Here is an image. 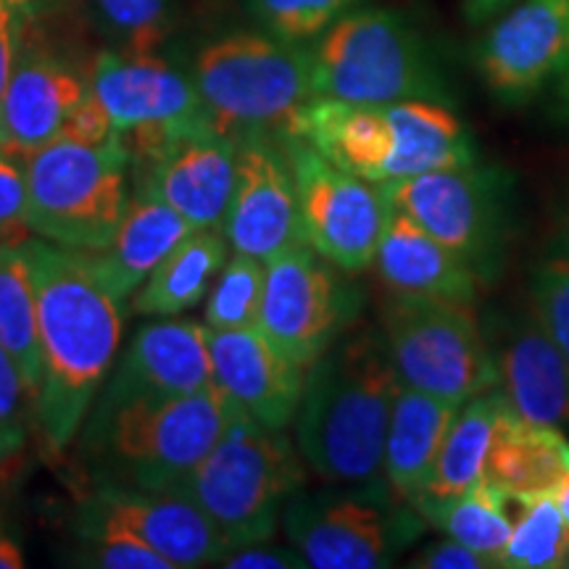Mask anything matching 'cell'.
I'll return each mask as SVG.
<instances>
[{"label": "cell", "mask_w": 569, "mask_h": 569, "mask_svg": "<svg viewBox=\"0 0 569 569\" xmlns=\"http://www.w3.org/2000/svg\"><path fill=\"white\" fill-rule=\"evenodd\" d=\"M569 46V0H522L478 46V69L490 96L522 106L557 74Z\"/></svg>", "instance_id": "obj_16"}, {"label": "cell", "mask_w": 569, "mask_h": 569, "mask_svg": "<svg viewBox=\"0 0 569 569\" xmlns=\"http://www.w3.org/2000/svg\"><path fill=\"white\" fill-rule=\"evenodd\" d=\"M569 440L559 427L530 425L503 403L486 459V478L515 498L553 496L567 467Z\"/></svg>", "instance_id": "obj_26"}, {"label": "cell", "mask_w": 569, "mask_h": 569, "mask_svg": "<svg viewBox=\"0 0 569 569\" xmlns=\"http://www.w3.org/2000/svg\"><path fill=\"white\" fill-rule=\"evenodd\" d=\"M234 182L238 142L217 127L172 134L132 161V184L151 190L196 230H224Z\"/></svg>", "instance_id": "obj_14"}, {"label": "cell", "mask_w": 569, "mask_h": 569, "mask_svg": "<svg viewBox=\"0 0 569 569\" xmlns=\"http://www.w3.org/2000/svg\"><path fill=\"white\" fill-rule=\"evenodd\" d=\"M267 261L253 256L234 253L227 259L222 272L211 284L209 301H206L203 325L209 330H240L256 327L259 322L261 296H264Z\"/></svg>", "instance_id": "obj_33"}, {"label": "cell", "mask_w": 569, "mask_h": 569, "mask_svg": "<svg viewBox=\"0 0 569 569\" xmlns=\"http://www.w3.org/2000/svg\"><path fill=\"white\" fill-rule=\"evenodd\" d=\"M517 507L519 498L503 493L486 478L475 482L461 496L415 503L427 528L459 540L467 549L490 559L493 567H501V553L507 549L511 530H515Z\"/></svg>", "instance_id": "obj_29"}, {"label": "cell", "mask_w": 569, "mask_h": 569, "mask_svg": "<svg viewBox=\"0 0 569 569\" xmlns=\"http://www.w3.org/2000/svg\"><path fill=\"white\" fill-rule=\"evenodd\" d=\"M280 522L306 567L315 569L393 567L427 528L419 511L390 493L382 478L301 488L284 503Z\"/></svg>", "instance_id": "obj_9"}, {"label": "cell", "mask_w": 569, "mask_h": 569, "mask_svg": "<svg viewBox=\"0 0 569 569\" xmlns=\"http://www.w3.org/2000/svg\"><path fill=\"white\" fill-rule=\"evenodd\" d=\"M230 240L224 230H193L174 248L130 298L132 315L177 317L209 293L227 264Z\"/></svg>", "instance_id": "obj_27"}, {"label": "cell", "mask_w": 569, "mask_h": 569, "mask_svg": "<svg viewBox=\"0 0 569 569\" xmlns=\"http://www.w3.org/2000/svg\"><path fill=\"white\" fill-rule=\"evenodd\" d=\"M407 565L415 569H496L490 559L480 557L478 551L467 549L465 543L448 536L425 543Z\"/></svg>", "instance_id": "obj_38"}, {"label": "cell", "mask_w": 569, "mask_h": 569, "mask_svg": "<svg viewBox=\"0 0 569 569\" xmlns=\"http://www.w3.org/2000/svg\"><path fill=\"white\" fill-rule=\"evenodd\" d=\"M90 515L111 519L172 565L193 569L222 565L230 546L211 517L198 503L172 490H140L92 482L90 496L80 503Z\"/></svg>", "instance_id": "obj_18"}, {"label": "cell", "mask_w": 569, "mask_h": 569, "mask_svg": "<svg viewBox=\"0 0 569 569\" xmlns=\"http://www.w3.org/2000/svg\"><path fill=\"white\" fill-rule=\"evenodd\" d=\"M401 380L377 327L340 336L306 367L296 446L325 482H361L382 472L390 411Z\"/></svg>", "instance_id": "obj_2"}, {"label": "cell", "mask_w": 569, "mask_h": 569, "mask_svg": "<svg viewBox=\"0 0 569 569\" xmlns=\"http://www.w3.org/2000/svg\"><path fill=\"white\" fill-rule=\"evenodd\" d=\"M90 92V71L17 24V56L3 101V148L27 156L59 138L63 122Z\"/></svg>", "instance_id": "obj_17"}, {"label": "cell", "mask_w": 569, "mask_h": 569, "mask_svg": "<svg viewBox=\"0 0 569 569\" xmlns=\"http://www.w3.org/2000/svg\"><path fill=\"white\" fill-rule=\"evenodd\" d=\"M24 167L27 230L71 251L111 243L132 196V159L119 134L98 146L56 138Z\"/></svg>", "instance_id": "obj_6"}, {"label": "cell", "mask_w": 569, "mask_h": 569, "mask_svg": "<svg viewBox=\"0 0 569 569\" xmlns=\"http://www.w3.org/2000/svg\"><path fill=\"white\" fill-rule=\"evenodd\" d=\"M234 407L217 382L180 398L92 403L80 453L92 482L174 490L222 438Z\"/></svg>", "instance_id": "obj_4"}, {"label": "cell", "mask_w": 569, "mask_h": 569, "mask_svg": "<svg viewBox=\"0 0 569 569\" xmlns=\"http://www.w3.org/2000/svg\"><path fill=\"white\" fill-rule=\"evenodd\" d=\"M488 346L511 411L530 425L569 427V367L532 311L496 319Z\"/></svg>", "instance_id": "obj_21"}, {"label": "cell", "mask_w": 569, "mask_h": 569, "mask_svg": "<svg viewBox=\"0 0 569 569\" xmlns=\"http://www.w3.org/2000/svg\"><path fill=\"white\" fill-rule=\"evenodd\" d=\"M0 346L17 361L27 388L38 401L42 382L38 303L19 240L0 243Z\"/></svg>", "instance_id": "obj_30"}, {"label": "cell", "mask_w": 569, "mask_h": 569, "mask_svg": "<svg viewBox=\"0 0 569 569\" xmlns=\"http://www.w3.org/2000/svg\"><path fill=\"white\" fill-rule=\"evenodd\" d=\"M380 332L403 386L453 407H465L472 396L498 386L475 303L390 293Z\"/></svg>", "instance_id": "obj_10"}, {"label": "cell", "mask_w": 569, "mask_h": 569, "mask_svg": "<svg viewBox=\"0 0 569 569\" xmlns=\"http://www.w3.org/2000/svg\"><path fill=\"white\" fill-rule=\"evenodd\" d=\"M59 138H69L77 142H88V146H98V142L117 138V130H113L109 111L103 109V103L98 101L90 90L88 96H84V101L67 117Z\"/></svg>", "instance_id": "obj_39"}, {"label": "cell", "mask_w": 569, "mask_h": 569, "mask_svg": "<svg viewBox=\"0 0 569 569\" xmlns=\"http://www.w3.org/2000/svg\"><path fill=\"white\" fill-rule=\"evenodd\" d=\"M88 71L92 96L109 111L117 134L138 127L211 119L193 77L159 53H127L109 48L92 59Z\"/></svg>", "instance_id": "obj_20"}, {"label": "cell", "mask_w": 569, "mask_h": 569, "mask_svg": "<svg viewBox=\"0 0 569 569\" xmlns=\"http://www.w3.org/2000/svg\"><path fill=\"white\" fill-rule=\"evenodd\" d=\"M365 0H248L261 30L293 46H309Z\"/></svg>", "instance_id": "obj_34"}, {"label": "cell", "mask_w": 569, "mask_h": 569, "mask_svg": "<svg viewBox=\"0 0 569 569\" xmlns=\"http://www.w3.org/2000/svg\"><path fill=\"white\" fill-rule=\"evenodd\" d=\"M553 501H557V507L561 511V517L569 522V451H567V467H565V475H561L557 490H553Z\"/></svg>", "instance_id": "obj_47"}, {"label": "cell", "mask_w": 569, "mask_h": 569, "mask_svg": "<svg viewBox=\"0 0 569 569\" xmlns=\"http://www.w3.org/2000/svg\"><path fill=\"white\" fill-rule=\"evenodd\" d=\"M34 419V398L24 375L0 346V472L11 469L30 443Z\"/></svg>", "instance_id": "obj_35"}, {"label": "cell", "mask_w": 569, "mask_h": 569, "mask_svg": "<svg viewBox=\"0 0 569 569\" xmlns=\"http://www.w3.org/2000/svg\"><path fill=\"white\" fill-rule=\"evenodd\" d=\"M196 227L151 190L132 184L130 206L111 243L82 251L90 272L117 301L127 303L146 277L193 232Z\"/></svg>", "instance_id": "obj_23"}, {"label": "cell", "mask_w": 569, "mask_h": 569, "mask_svg": "<svg viewBox=\"0 0 569 569\" xmlns=\"http://www.w3.org/2000/svg\"><path fill=\"white\" fill-rule=\"evenodd\" d=\"M528 309L565 356L569 367V259L551 253L532 269Z\"/></svg>", "instance_id": "obj_36"}, {"label": "cell", "mask_w": 569, "mask_h": 569, "mask_svg": "<svg viewBox=\"0 0 569 569\" xmlns=\"http://www.w3.org/2000/svg\"><path fill=\"white\" fill-rule=\"evenodd\" d=\"M222 567L230 569H303L306 561L293 546L253 543L234 549L222 559Z\"/></svg>", "instance_id": "obj_40"}, {"label": "cell", "mask_w": 569, "mask_h": 569, "mask_svg": "<svg viewBox=\"0 0 569 569\" xmlns=\"http://www.w3.org/2000/svg\"><path fill=\"white\" fill-rule=\"evenodd\" d=\"M551 253H561L569 259V190H567L565 201H561V209L557 217V230H553Z\"/></svg>", "instance_id": "obj_45"}, {"label": "cell", "mask_w": 569, "mask_h": 569, "mask_svg": "<svg viewBox=\"0 0 569 569\" xmlns=\"http://www.w3.org/2000/svg\"><path fill=\"white\" fill-rule=\"evenodd\" d=\"M557 80H559V103H561V111L569 117V46H567V53L565 59H561V67L557 71Z\"/></svg>", "instance_id": "obj_46"}, {"label": "cell", "mask_w": 569, "mask_h": 569, "mask_svg": "<svg viewBox=\"0 0 569 569\" xmlns=\"http://www.w3.org/2000/svg\"><path fill=\"white\" fill-rule=\"evenodd\" d=\"M82 6L117 51L156 53L174 32L177 0H82Z\"/></svg>", "instance_id": "obj_31"}, {"label": "cell", "mask_w": 569, "mask_h": 569, "mask_svg": "<svg viewBox=\"0 0 569 569\" xmlns=\"http://www.w3.org/2000/svg\"><path fill=\"white\" fill-rule=\"evenodd\" d=\"M569 522L553 496L519 498L515 530L501 553V569L567 567Z\"/></svg>", "instance_id": "obj_32"}, {"label": "cell", "mask_w": 569, "mask_h": 569, "mask_svg": "<svg viewBox=\"0 0 569 569\" xmlns=\"http://www.w3.org/2000/svg\"><path fill=\"white\" fill-rule=\"evenodd\" d=\"M372 267L390 293L403 296L457 298L475 303L482 284L465 259L396 209L390 213Z\"/></svg>", "instance_id": "obj_24"}, {"label": "cell", "mask_w": 569, "mask_h": 569, "mask_svg": "<svg viewBox=\"0 0 569 569\" xmlns=\"http://www.w3.org/2000/svg\"><path fill=\"white\" fill-rule=\"evenodd\" d=\"M234 142L238 182L224 234L234 253L269 261L290 246L306 243L293 169L277 134H243Z\"/></svg>", "instance_id": "obj_15"}, {"label": "cell", "mask_w": 569, "mask_h": 569, "mask_svg": "<svg viewBox=\"0 0 569 569\" xmlns=\"http://www.w3.org/2000/svg\"><path fill=\"white\" fill-rule=\"evenodd\" d=\"M567 567H569V553H567Z\"/></svg>", "instance_id": "obj_48"}, {"label": "cell", "mask_w": 569, "mask_h": 569, "mask_svg": "<svg viewBox=\"0 0 569 569\" xmlns=\"http://www.w3.org/2000/svg\"><path fill=\"white\" fill-rule=\"evenodd\" d=\"M13 56H17V21L0 3V148H3V101L11 80Z\"/></svg>", "instance_id": "obj_41"}, {"label": "cell", "mask_w": 569, "mask_h": 569, "mask_svg": "<svg viewBox=\"0 0 569 569\" xmlns=\"http://www.w3.org/2000/svg\"><path fill=\"white\" fill-rule=\"evenodd\" d=\"M311 48L317 98L351 103L436 101L448 88L422 34L401 13L353 9L319 34Z\"/></svg>", "instance_id": "obj_8"}, {"label": "cell", "mask_w": 569, "mask_h": 569, "mask_svg": "<svg viewBox=\"0 0 569 569\" xmlns=\"http://www.w3.org/2000/svg\"><path fill=\"white\" fill-rule=\"evenodd\" d=\"M503 403H507V398L496 386L472 396L465 407H459L457 417L448 427L443 446H440L430 480H427L422 496L417 501H443V498L461 496L475 482L482 480L496 419Z\"/></svg>", "instance_id": "obj_28"}, {"label": "cell", "mask_w": 569, "mask_h": 569, "mask_svg": "<svg viewBox=\"0 0 569 569\" xmlns=\"http://www.w3.org/2000/svg\"><path fill=\"white\" fill-rule=\"evenodd\" d=\"M288 134L359 180L388 184L478 161L475 140L448 103H351L315 98L284 124Z\"/></svg>", "instance_id": "obj_3"}, {"label": "cell", "mask_w": 569, "mask_h": 569, "mask_svg": "<svg viewBox=\"0 0 569 569\" xmlns=\"http://www.w3.org/2000/svg\"><path fill=\"white\" fill-rule=\"evenodd\" d=\"M309 243L290 246L267 261L259 327L277 351L306 369L361 311V293Z\"/></svg>", "instance_id": "obj_12"}, {"label": "cell", "mask_w": 569, "mask_h": 569, "mask_svg": "<svg viewBox=\"0 0 569 569\" xmlns=\"http://www.w3.org/2000/svg\"><path fill=\"white\" fill-rule=\"evenodd\" d=\"M0 3L9 9L17 24H40V21H48L59 17L69 9L74 0H0Z\"/></svg>", "instance_id": "obj_42"}, {"label": "cell", "mask_w": 569, "mask_h": 569, "mask_svg": "<svg viewBox=\"0 0 569 569\" xmlns=\"http://www.w3.org/2000/svg\"><path fill=\"white\" fill-rule=\"evenodd\" d=\"M457 411L453 403L401 382L382 453V480L396 498L415 503L422 496Z\"/></svg>", "instance_id": "obj_25"}, {"label": "cell", "mask_w": 569, "mask_h": 569, "mask_svg": "<svg viewBox=\"0 0 569 569\" xmlns=\"http://www.w3.org/2000/svg\"><path fill=\"white\" fill-rule=\"evenodd\" d=\"M27 232V167L17 153L0 148V243Z\"/></svg>", "instance_id": "obj_37"}, {"label": "cell", "mask_w": 569, "mask_h": 569, "mask_svg": "<svg viewBox=\"0 0 569 569\" xmlns=\"http://www.w3.org/2000/svg\"><path fill=\"white\" fill-rule=\"evenodd\" d=\"M303 486L306 465L288 432L234 407L222 438L172 493L198 503L234 551L269 543Z\"/></svg>", "instance_id": "obj_5"}, {"label": "cell", "mask_w": 569, "mask_h": 569, "mask_svg": "<svg viewBox=\"0 0 569 569\" xmlns=\"http://www.w3.org/2000/svg\"><path fill=\"white\" fill-rule=\"evenodd\" d=\"M19 243L38 303L42 382L34 419L48 451L63 453L80 436L117 361L124 303L98 282L82 251L42 238Z\"/></svg>", "instance_id": "obj_1"}, {"label": "cell", "mask_w": 569, "mask_h": 569, "mask_svg": "<svg viewBox=\"0 0 569 569\" xmlns=\"http://www.w3.org/2000/svg\"><path fill=\"white\" fill-rule=\"evenodd\" d=\"M511 3H515V0H465V3H461V11H465V19L469 24H482V21L507 11Z\"/></svg>", "instance_id": "obj_43"}, {"label": "cell", "mask_w": 569, "mask_h": 569, "mask_svg": "<svg viewBox=\"0 0 569 569\" xmlns=\"http://www.w3.org/2000/svg\"><path fill=\"white\" fill-rule=\"evenodd\" d=\"M277 138L293 169L306 243L346 274L365 272L393 213L382 184L343 172L296 134Z\"/></svg>", "instance_id": "obj_13"}, {"label": "cell", "mask_w": 569, "mask_h": 569, "mask_svg": "<svg viewBox=\"0 0 569 569\" xmlns=\"http://www.w3.org/2000/svg\"><path fill=\"white\" fill-rule=\"evenodd\" d=\"M213 382L240 409L269 427L288 430L303 393L301 369L269 343L259 327L209 330Z\"/></svg>", "instance_id": "obj_22"}, {"label": "cell", "mask_w": 569, "mask_h": 569, "mask_svg": "<svg viewBox=\"0 0 569 569\" xmlns=\"http://www.w3.org/2000/svg\"><path fill=\"white\" fill-rule=\"evenodd\" d=\"M213 382L209 327L196 319L148 322L134 332L130 346L117 356L96 403L132 398H180Z\"/></svg>", "instance_id": "obj_19"}, {"label": "cell", "mask_w": 569, "mask_h": 569, "mask_svg": "<svg viewBox=\"0 0 569 569\" xmlns=\"http://www.w3.org/2000/svg\"><path fill=\"white\" fill-rule=\"evenodd\" d=\"M190 77L217 130L232 140L282 132L317 98L311 48L269 32H230L206 42Z\"/></svg>", "instance_id": "obj_7"}, {"label": "cell", "mask_w": 569, "mask_h": 569, "mask_svg": "<svg viewBox=\"0 0 569 569\" xmlns=\"http://www.w3.org/2000/svg\"><path fill=\"white\" fill-rule=\"evenodd\" d=\"M24 567V551H21L19 538L9 530V525L0 519V569H21Z\"/></svg>", "instance_id": "obj_44"}, {"label": "cell", "mask_w": 569, "mask_h": 569, "mask_svg": "<svg viewBox=\"0 0 569 569\" xmlns=\"http://www.w3.org/2000/svg\"><path fill=\"white\" fill-rule=\"evenodd\" d=\"M509 188L507 172L478 161L382 184L390 206L465 259L480 282H493L507 261Z\"/></svg>", "instance_id": "obj_11"}]
</instances>
